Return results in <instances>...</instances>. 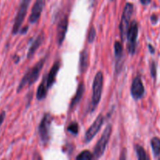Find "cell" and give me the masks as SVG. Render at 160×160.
Segmentation results:
<instances>
[{
	"instance_id": "obj_1",
	"label": "cell",
	"mask_w": 160,
	"mask_h": 160,
	"mask_svg": "<svg viewBox=\"0 0 160 160\" xmlns=\"http://www.w3.org/2000/svg\"><path fill=\"white\" fill-rule=\"evenodd\" d=\"M45 62V59H40L32 68L29 69V70L25 73L23 78H22L21 81L18 86V88H17V92H20L26 85L31 86V84H33L37 81L39 75H40L41 70L43 68Z\"/></svg>"
},
{
	"instance_id": "obj_2",
	"label": "cell",
	"mask_w": 160,
	"mask_h": 160,
	"mask_svg": "<svg viewBox=\"0 0 160 160\" xmlns=\"http://www.w3.org/2000/svg\"><path fill=\"white\" fill-rule=\"evenodd\" d=\"M103 88V74L101 71L98 72L95 77L92 85V96L91 103V111L95 110L99 103Z\"/></svg>"
},
{
	"instance_id": "obj_3",
	"label": "cell",
	"mask_w": 160,
	"mask_h": 160,
	"mask_svg": "<svg viewBox=\"0 0 160 160\" xmlns=\"http://www.w3.org/2000/svg\"><path fill=\"white\" fill-rule=\"evenodd\" d=\"M133 12H134V5L130 2L126 3L124 9H123V15H122L121 21H120V38H121L123 42H124L125 39L127 38V34H128V29H129L130 21H131Z\"/></svg>"
},
{
	"instance_id": "obj_4",
	"label": "cell",
	"mask_w": 160,
	"mask_h": 160,
	"mask_svg": "<svg viewBox=\"0 0 160 160\" xmlns=\"http://www.w3.org/2000/svg\"><path fill=\"white\" fill-rule=\"evenodd\" d=\"M111 133H112V127L111 125H108L94 148L93 157H95V159L102 157V155L104 154V152L109 143V138H110Z\"/></svg>"
},
{
	"instance_id": "obj_5",
	"label": "cell",
	"mask_w": 160,
	"mask_h": 160,
	"mask_svg": "<svg viewBox=\"0 0 160 160\" xmlns=\"http://www.w3.org/2000/svg\"><path fill=\"white\" fill-rule=\"evenodd\" d=\"M138 35V24L135 20H133L130 24L127 38H128V50L129 54L134 55L136 51L137 38Z\"/></svg>"
},
{
	"instance_id": "obj_6",
	"label": "cell",
	"mask_w": 160,
	"mask_h": 160,
	"mask_svg": "<svg viewBox=\"0 0 160 160\" xmlns=\"http://www.w3.org/2000/svg\"><path fill=\"white\" fill-rule=\"evenodd\" d=\"M52 116L49 113H45L41 121L38 128V133L41 141L43 144H47L50 139V128L52 124Z\"/></svg>"
},
{
	"instance_id": "obj_7",
	"label": "cell",
	"mask_w": 160,
	"mask_h": 160,
	"mask_svg": "<svg viewBox=\"0 0 160 160\" xmlns=\"http://www.w3.org/2000/svg\"><path fill=\"white\" fill-rule=\"evenodd\" d=\"M31 1V0H22L21 2H20L18 12H17L15 21H14L13 27H12V34H17L20 30V27H21L23 20H24Z\"/></svg>"
},
{
	"instance_id": "obj_8",
	"label": "cell",
	"mask_w": 160,
	"mask_h": 160,
	"mask_svg": "<svg viewBox=\"0 0 160 160\" xmlns=\"http://www.w3.org/2000/svg\"><path fill=\"white\" fill-rule=\"evenodd\" d=\"M103 122H104V117H102V115L100 114L98 117L96 118V120L94 121V123H92V126L89 128V129L88 130L87 132L85 133V142H89L92 140V139L95 138V136L96 135L97 133L99 131V130L101 129L102 126L103 124Z\"/></svg>"
},
{
	"instance_id": "obj_9",
	"label": "cell",
	"mask_w": 160,
	"mask_h": 160,
	"mask_svg": "<svg viewBox=\"0 0 160 160\" xmlns=\"http://www.w3.org/2000/svg\"><path fill=\"white\" fill-rule=\"evenodd\" d=\"M131 93L133 98L138 100L143 97L145 94V87L140 77H136L133 81L131 87Z\"/></svg>"
},
{
	"instance_id": "obj_10",
	"label": "cell",
	"mask_w": 160,
	"mask_h": 160,
	"mask_svg": "<svg viewBox=\"0 0 160 160\" xmlns=\"http://www.w3.org/2000/svg\"><path fill=\"white\" fill-rule=\"evenodd\" d=\"M45 5V0H36L31 9V15L29 17V22L31 23H37L39 20L42 14V10L44 9V6Z\"/></svg>"
},
{
	"instance_id": "obj_11",
	"label": "cell",
	"mask_w": 160,
	"mask_h": 160,
	"mask_svg": "<svg viewBox=\"0 0 160 160\" xmlns=\"http://www.w3.org/2000/svg\"><path fill=\"white\" fill-rule=\"evenodd\" d=\"M67 27H68V17L67 16L62 17L59 20L57 26V31H56V41L59 45L62 44V42L65 39L66 34H67Z\"/></svg>"
},
{
	"instance_id": "obj_12",
	"label": "cell",
	"mask_w": 160,
	"mask_h": 160,
	"mask_svg": "<svg viewBox=\"0 0 160 160\" xmlns=\"http://www.w3.org/2000/svg\"><path fill=\"white\" fill-rule=\"evenodd\" d=\"M114 50H115L116 57V71L117 73H120L122 70L123 66V45L120 42H116L114 45Z\"/></svg>"
},
{
	"instance_id": "obj_13",
	"label": "cell",
	"mask_w": 160,
	"mask_h": 160,
	"mask_svg": "<svg viewBox=\"0 0 160 160\" xmlns=\"http://www.w3.org/2000/svg\"><path fill=\"white\" fill-rule=\"evenodd\" d=\"M59 68H60V62L59 61H56L52 65V67L51 70H49V73H48V76L46 78V83L48 88H50L53 85L55 81H56V78L57 76V73L59 72Z\"/></svg>"
},
{
	"instance_id": "obj_14",
	"label": "cell",
	"mask_w": 160,
	"mask_h": 160,
	"mask_svg": "<svg viewBox=\"0 0 160 160\" xmlns=\"http://www.w3.org/2000/svg\"><path fill=\"white\" fill-rule=\"evenodd\" d=\"M44 39H45V34H44V32H41L40 34L38 35V37L36 38L35 40L32 42L31 47L29 48V51L28 52V58L30 59V58L32 57L34 55V52L37 51L38 48L40 47V45H42V42H43Z\"/></svg>"
},
{
	"instance_id": "obj_15",
	"label": "cell",
	"mask_w": 160,
	"mask_h": 160,
	"mask_svg": "<svg viewBox=\"0 0 160 160\" xmlns=\"http://www.w3.org/2000/svg\"><path fill=\"white\" fill-rule=\"evenodd\" d=\"M89 66V54L88 51L86 48L80 53V71L84 73L87 71Z\"/></svg>"
},
{
	"instance_id": "obj_16",
	"label": "cell",
	"mask_w": 160,
	"mask_h": 160,
	"mask_svg": "<svg viewBox=\"0 0 160 160\" xmlns=\"http://www.w3.org/2000/svg\"><path fill=\"white\" fill-rule=\"evenodd\" d=\"M84 92V85L83 83H81V84H79V86H78V90H77L76 92V94H75L73 99H72L71 103H70V109L74 108L75 106L79 103V102L81 101V98H82Z\"/></svg>"
},
{
	"instance_id": "obj_17",
	"label": "cell",
	"mask_w": 160,
	"mask_h": 160,
	"mask_svg": "<svg viewBox=\"0 0 160 160\" xmlns=\"http://www.w3.org/2000/svg\"><path fill=\"white\" fill-rule=\"evenodd\" d=\"M48 87H47L46 83V78H44L41 84H39L38 88L37 91V98L38 100H42L46 97L47 95V90H48Z\"/></svg>"
},
{
	"instance_id": "obj_18",
	"label": "cell",
	"mask_w": 160,
	"mask_h": 160,
	"mask_svg": "<svg viewBox=\"0 0 160 160\" xmlns=\"http://www.w3.org/2000/svg\"><path fill=\"white\" fill-rule=\"evenodd\" d=\"M151 145L154 156L156 157H158V156H160V139L159 138H153L151 140Z\"/></svg>"
},
{
	"instance_id": "obj_19",
	"label": "cell",
	"mask_w": 160,
	"mask_h": 160,
	"mask_svg": "<svg viewBox=\"0 0 160 160\" xmlns=\"http://www.w3.org/2000/svg\"><path fill=\"white\" fill-rule=\"evenodd\" d=\"M135 150L136 152H137L138 159L139 160H148L149 158L147 156L146 152H145V149L143 148V147H142L141 145H137L135 146Z\"/></svg>"
},
{
	"instance_id": "obj_20",
	"label": "cell",
	"mask_w": 160,
	"mask_h": 160,
	"mask_svg": "<svg viewBox=\"0 0 160 160\" xmlns=\"http://www.w3.org/2000/svg\"><path fill=\"white\" fill-rule=\"evenodd\" d=\"M93 158V155L88 150H85V151H83L78 155L76 157V159L78 160H89L92 159Z\"/></svg>"
},
{
	"instance_id": "obj_21",
	"label": "cell",
	"mask_w": 160,
	"mask_h": 160,
	"mask_svg": "<svg viewBox=\"0 0 160 160\" xmlns=\"http://www.w3.org/2000/svg\"><path fill=\"white\" fill-rule=\"evenodd\" d=\"M79 127H78V124L76 123V122H74V123H71L70 125H69V127L67 128V131H69V132L71 133L72 134H78V131H79Z\"/></svg>"
},
{
	"instance_id": "obj_22",
	"label": "cell",
	"mask_w": 160,
	"mask_h": 160,
	"mask_svg": "<svg viewBox=\"0 0 160 160\" xmlns=\"http://www.w3.org/2000/svg\"><path fill=\"white\" fill-rule=\"evenodd\" d=\"M95 36H96V31H95V29L94 27H92L89 31L88 36V41L89 43H92V42H94L95 38Z\"/></svg>"
},
{
	"instance_id": "obj_23",
	"label": "cell",
	"mask_w": 160,
	"mask_h": 160,
	"mask_svg": "<svg viewBox=\"0 0 160 160\" xmlns=\"http://www.w3.org/2000/svg\"><path fill=\"white\" fill-rule=\"evenodd\" d=\"M150 72H151V75L153 78V79L156 80V63L155 61H152L151 63H150Z\"/></svg>"
},
{
	"instance_id": "obj_24",
	"label": "cell",
	"mask_w": 160,
	"mask_h": 160,
	"mask_svg": "<svg viewBox=\"0 0 160 160\" xmlns=\"http://www.w3.org/2000/svg\"><path fill=\"white\" fill-rule=\"evenodd\" d=\"M5 118H6V112L5 111H2V112L0 113V127H1V125L4 122Z\"/></svg>"
},
{
	"instance_id": "obj_25",
	"label": "cell",
	"mask_w": 160,
	"mask_h": 160,
	"mask_svg": "<svg viewBox=\"0 0 160 160\" xmlns=\"http://www.w3.org/2000/svg\"><path fill=\"white\" fill-rule=\"evenodd\" d=\"M158 20H159V18H158L157 16L156 15V14H153V15H152L151 17V21L152 23H156L158 22Z\"/></svg>"
},
{
	"instance_id": "obj_26",
	"label": "cell",
	"mask_w": 160,
	"mask_h": 160,
	"mask_svg": "<svg viewBox=\"0 0 160 160\" xmlns=\"http://www.w3.org/2000/svg\"><path fill=\"white\" fill-rule=\"evenodd\" d=\"M148 50H149V52H150L152 53V54H154L155 53V48H154V47L152 46V45H151V44H148Z\"/></svg>"
},
{
	"instance_id": "obj_27",
	"label": "cell",
	"mask_w": 160,
	"mask_h": 160,
	"mask_svg": "<svg viewBox=\"0 0 160 160\" xmlns=\"http://www.w3.org/2000/svg\"><path fill=\"white\" fill-rule=\"evenodd\" d=\"M140 2L143 5H148L151 2V0H140Z\"/></svg>"
},
{
	"instance_id": "obj_28",
	"label": "cell",
	"mask_w": 160,
	"mask_h": 160,
	"mask_svg": "<svg viewBox=\"0 0 160 160\" xmlns=\"http://www.w3.org/2000/svg\"><path fill=\"white\" fill-rule=\"evenodd\" d=\"M28 26H26L24 28V30L23 29H22V31H21V34H25V33L27 32V31H28Z\"/></svg>"
},
{
	"instance_id": "obj_29",
	"label": "cell",
	"mask_w": 160,
	"mask_h": 160,
	"mask_svg": "<svg viewBox=\"0 0 160 160\" xmlns=\"http://www.w3.org/2000/svg\"><path fill=\"white\" fill-rule=\"evenodd\" d=\"M111 1H114V0H111Z\"/></svg>"
}]
</instances>
